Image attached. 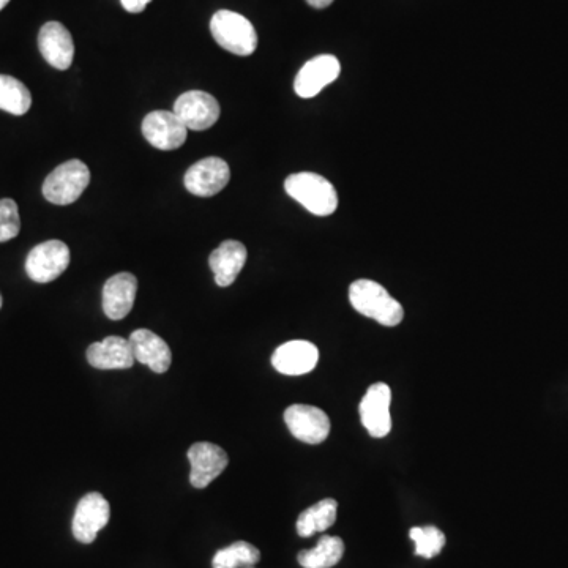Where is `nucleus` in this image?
<instances>
[{
    "mask_svg": "<svg viewBox=\"0 0 568 568\" xmlns=\"http://www.w3.org/2000/svg\"><path fill=\"white\" fill-rule=\"evenodd\" d=\"M349 300L355 311L374 319L381 326L395 327L403 321L404 310L384 286L371 280H357L349 288Z\"/></svg>",
    "mask_w": 568,
    "mask_h": 568,
    "instance_id": "obj_1",
    "label": "nucleus"
},
{
    "mask_svg": "<svg viewBox=\"0 0 568 568\" xmlns=\"http://www.w3.org/2000/svg\"><path fill=\"white\" fill-rule=\"evenodd\" d=\"M284 190L316 217H329L338 207L337 190L314 172H297L284 182Z\"/></svg>",
    "mask_w": 568,
    "mask_h": 568,
    "instance_id": "obj_2",
    "label": "nucleus"
},
{
    "mask_svg": "<svg viewBox=\"0 0 568 568\" xmlns=\"http://www.w3.org/2000/svg\"><path fill=\"white\" fill-rule=\"evenodd\" d=\"M210 32L215 42L236 56H251L258 48V34L245 16L231 10H220L210 19Z\"/></svg>",
    "mask_w": 568,
    "mask_h": 568,
    "instance_id": "obj_3",
    "label": "nucleus"
},
{
    "mask_svg": "<svg viewBox=\"0 0 568 568\" xmlns=\"http://www.w3.org/2000/svg\"><path fill=\"white\" fill-rule=\"evenodd\" d=\"M90 184V171L81 160L65 161L57 166L43 184V196L56 206L78 201Z\"/></svg>",
    "mask_w": 568,
    "mask_h": 568,
    "instance_id": "obj_4",
    "label": "nucleus"
},
{
    "mask_svg": "<svg viewBox=\"0 0 568 568\" xmlns=\"http://www.w3.org/2000/svg\"><path fill=\"white\" fill-rule=\"evenodd\" d=\"M70 250L67 243L48 240L32 248L26 259V272L35 283H51L67 270Z\"/></svg>",
    "mask_w": 568,
    "mask_h": 568,
    "instance_id": "obj_5",
    "label": "nucleus"
},
{
    "mask_svg": "<svg viewBox=\"0 0 568 568\" xmlns=\"http://www.w3.org/2000/svg\"><path fill=\"white\" fill-rule=\"evenodd\" d=\"M174 113L188 130H209L220 119V103L202 90H188L174 103Z\"/></svg>",
    "mask_w": 568,
    "mask_h": 568,
    "instance_id": "obj_6",
    "label": "nucleus"
},
{
    "mask_svg": "<svg viewBox=\"0 0 568 568\" xmlns=\"http://www.w3.org/2000/svg\"><path fill=\"white\" fill-rule=\"evenodd\" d=\"M284 422L292 436L305 444H321L329 438V415L316 406L292 404L284 411Z\"/></svg>",
    "mask_w": 568,
    "mask_h": 568,
    "instance_id": "obj_7",
    "label": "nucleus"
},
{
    "mask_svg": "<svg viewBox=\"0 0 568 568\" xmlns=\"http://www.w3.org/2000/svg\"><path fill=\"white\" fill-rule=\"evenodd\" d=\"M390 403H392V390L384 382L371 385L360 401V420L373 438H385L392 430Z\"/></svg>",
    "mask_w": 568,
    "mask_h": 568,
    "instance_id": "obj_8",
    "label": "nucleus"
},
{
    "mask_svg": "<svg viewBox=\"0 0 568 568\" xmlns=\"http://www.w3.org/2000/svg\"><path fill=\"white\" fill-rule=\"evenodd\" d=\"M111 507L100 493H89L76 505L73 516V535L79 543L90 545L98 532L109 523Z\"/></svg>",
    "mask_w": 568,
    "mask_h": 568,
    "instance_id": "obj_9",
    "label": "nucleus"
},
{
    "mask_svg": "<svg viewBox=\"0 0 568 568\" xmlns=\"http://www.w3.org/2000/svg\"><path fill=\"white\" fill-rule=\"evenodd\" d=\"M231 179L228 163L218 157L204 158L188 169L185 174V188L191 195L210 198L220 193Z\"/></svg>",
    "mask_w": 568,
    "mask_h": 568,
    "instance_id": "obj_10",
    "label": "nucleus"
},
{
    "mask_svg": "<svg viewBox=\"0 0 568 568\" xmlns=\"http://www.w3.org/2000/svg\"><path fill=\"white\" fill-rule=\"evenodd\" d=\"M188 128L169 111H154L142 120V135L158 150H176L187 141Z\"/></svg>",
    "mask_w": 568,
    "mask_h": 568,
    "instance_id": "obj_11",
    "label": "nucleus"
},
{
    "mask_svg": "<svg viewBox=\"0 0 568 568\" xmlns=\"http://www.w3.org/2000/svg\"><path fill=\"white\" fill-rule=\"evenodd\" d=\"M187 455L191 463L190 482L198 490L207 488L228 468V453L220 445L196 442L191 445Z\"/></svg>",
    "mask_w": 568,
    "mask_h": 568,
    "instance_id": "obj_12",
    "label": "nucleus"
},
{
    "mask_svg": "<svg viewBox=\"0 0 568 568\" xmlns=\"http://www.w3.org/2000/svg\"><path fill=\"white\" fill-rule=\"evenodd\" d=\"M341 73L340 60L330 54L313 57L300 68L294 81V90L300 98H313L324 87L337 81Z\"/></svg>",
    "mask_w": 568,
    "mask_h": 568,
    "instance_id": "obj_13",
    "label": "nucleus"
},
{
    "mask_svg": "<svg viewBox=\"0 0 568 568\" xmlns=\"http://www.w3.org/2000/svg\"><path fill=\"white\" fill-rule=\"evenodd\" d=\"M38 48L43 59L57 70H68L75 59V43L64 24L49 21L40 29Z\"/></svg>",
    "mask_w": 568,
    "mask_h": 568,
    "instance_id": "obj_14",
    "label": "nucleus"
},
{
    "mask_svg": "<svg viewBox=\"0 0 568 568\" xmlns=\"http://www.w3.org/2000/svg\"><path fill=\"white\" fill-rule=\"evenodd\" d=\"M318 360V348L305 340H292L281 344L272 355L273 368L286 376L310 373L318 365Z\"/></svg>",
    "mask_w": 568,
    "mask_h": 568,
    "instance_id": "obj_15",
    "label": "nucleus"
},
{
    "mask_svg": "<svg viewBox=\"0 0 568 568\" xmlns=\"http://www.w3.org/2000/svg\"><path fill=\"white\" fill-rule=\"evenodd\" d=\"M138 294V280L133 273H117L103 286V311L113 321L130 314Z\"/></svg>",
    "mask_w": 568,
    "mask_h": 568,
    "instance_id": "obj_16",
    "label": "nucleus"
},
{
    "mask_svg": "<svg viewBox=\"0 0 568 568\" xmlns=\"http://www.w3.org/2000/svg\"><path fill=\"white\" fill-rule=\"evenodd\" d=\"M128 341H130L135 359L149 367L154 373H166L171 367V349L163 338L158 337L157 333L147 329H138L131 333Z\"/></svg>",
    "mask_w": 568,
    "mask_h": 568,
    "instance_id": "obj_17",
    "label": "nucleus"
},
{
    "mask_svg": "<svg viewBox=\"0 0 568 568\" xmlns=\"http://www.w3.org/2000/svg\"><path fill=\"white\" fill-rule=\"evenodd\" d=\"M87 362L97 370H128L136 359L130 341L122 337H108L87 349Z\"/></svg>",
    "mask_w": 568,
    "mask_h": 568,
    "instance_id": "obj_18",
    "label": "nucleus"
},
{
    "mask_svg": "<svg viewBox=\"0 0 568 568\" xmlns=\"http://www.w3.org/2000/svg\"><path fill=\"white\" fill-rule=\"evenodd\" d=\"M247 248L237 240H225L209 258L210 269L220 288L231 286L247 262Z\"/></svg>",
    "mask_w": 568,
    "mask_h": 568,
    "instance_id": "obj_19",
    "label": "nucleus"
},
{
    "mask_svg": "<svg viewBox=\"0 0 568 568\" xmlns=\"http://www.w3.org/2000/svg\"><path fill=\"white\" fill-rule=\"evenodd\" d=\"M337 512L338 504L333 499H324L318 504L311 505L310 509L300 513L297 520V534L300 537H311L327 531L337 520Z\"/></svg>",
    "mask_w": 568,
    "mask_h": 568,
    "instance_id": "obj_20",
    "label": "nucleus"
},
{
    "mask_svg": "<svg viewBox=\"0 0 568 568\" xmlns=\"http://www.w3.org/2000/svg\"><path fill=\"white\" fill-rule=\"evenodd\" d=\"M344 543L340 537L324 535L313 550L299 554V564L303 568H332L343 559Z\"/></svg>",
    "mask_w": 568,
    "mask_h": 568,
    "instance_id": "obj_21",
    "label": "nucleus"
},
{
    "mask_svg": "<svg viewBox=\"0 0 568 568\" xmlns=\"http://www.w3.org/2000/svg\"><path fill=\"white\" fill-rule=\"evenodd\" d=\"M32 106V95L19 79L0 75V109L13 116H24Z\"/></svg>",
    "mask_w": 568,
    "mask_h": 568,
    "instance_id": "obj_22",
    "label": "nucleus"
},
{
    "mask_svg": "<svg viewBox=\"0 0 568 568\" xmlns=\"http://www.w3.org/2000/svg\"><path fill=\"white\" fill-rule=\"evenodd\" d=\"M261 559L256 546L247 542H236L217 551L212 559L213 568H248L258 564Z\"/></svg>",
    "mask_w": 568,
    "mask_h": 568,
    "instance_id": "obj_23",
    "label": "nucleus"
},
{
    "mask_svg": "<svg viewBox=\"0 0 568 568\" xmlns=\"http://www.w3.org/2000/svg\"><path fill=\"white\" fill-rule=\"evenodd\" d=\"M409 537L415 543V553L425 559H433L444 550L445 535L438 527H412Z\"/></svg>",
    "mask_w": 568,
    "mask_h": 568,
    "instance_id": "obj_24",
    "label": "nucleus"
},
{
    "mask_svg": "<svg viewBox=\"0 0 568 568\" xmlns=\"http://www.w3.org/2000/svg\"><path fill=\"white\" fill-rule=\"evenodd\" d=\"M21 231L18 204L13 199H0V243L15 239Z\"/></svg>",
    "mask_w": 568,
    "mask_h": 568,
    "instance_id": "obj_25",
    "label": "nucleus"
},
{
    "mask_svg": "<svg viewBox=\"0 0 568 568\" xmlns=\"http://www.w3.org/2000/svg\"><path fill=\"white\" fill-rule=\"evenodd\" d=\"M150 2L152 0H120V4L128 13H142Z\"/></svg>",
    "mask_w": 568,
    "mask_h": 568,
    "instance_id": "obj_26",
    "label": "nucleus"
},
{
    "mask_svg": "<svg viewBox=\"0 0 568 568\" xmlns=\"http://www.w3.org/2000/svg\"><path fill=\"white\" fill-rule=\"evenodd\" d=\"M308 5H311L313 8H318V10H322V8H327L329 5L333 4V0H307Z\"/></svg>",
    "mask_w": 568,
    "mask_h": 568,
    "instance_id": "obj_27",
    "label": "nucleus"
},
{
    "mask_svg": "<svg viewBox=\"0 0 568 568\" xmlns=\"http://www.w3.org/2000/svg\"><path fill=\"white\" fill-rule=\"evenodd\" d=\"M8 2H10V0H0V12H2L5 7H7Z\"/></svg>",
    "mask_w": 568,
    "mask_h": 568,
    "instance_id": "obj_28",
    "label": "nucleus"
},
{
    "mask_svg": "<svg viewBox=\"0 0 568 568\" xmlns=\"http://www.w3.org/2000/svg\"><path fill=\"white\" fill-rule=\"evenodd\" d=\"M2 302H4V300H2V296H0V308H2Z\"/></svg>",
    "mask_w": 568,
    "mask_h": 568,
    "instance_id": "obj_29",
    "label": "nucleus"
},
{
    "mask_svg": "<svg viewBox=\"0 0 568 568\" xmlns=\"http://www.w3.org/2000/svg\"><path fill=\"white\" fill-rule=\"evenodd\" d=\"M248 568H251V567H248Z\"/></svg>",
    "mask_w": 568,
    "mask_h": 568,
    "instance_id": "obj_30",
    "label": "nucleus"
}]
</instances>
